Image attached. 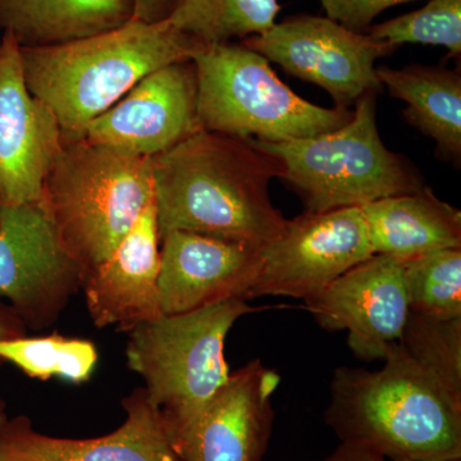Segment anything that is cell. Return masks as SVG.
Returning a JSON list of instances; mask_svg holds the SVG:
<instances>
[{"mask_svg": "<svg viewBox=\"0 0 461 461\" xmlns=\"http://www.w3.org/2000/svg\"><path fill=\"white\" fill-rule=\"evenodd\" d=\"M323 461H351L348 459V454L345 453L344 448L339 446L338 450L335 451L329 459L323 460Z\"/></svg>", "mask_w": 461, "mask_h": 461, "instance_id": "31", "label": "cell"}, {"mask_svg": "<svg viewBox=\"0 0 461 461\" xmlns=\"http://www.w3.org/2000/svg\"><path fill=\"white\" fill-rule=\"evenodd\" d=\"M373 253L411 260L430 251L461 248L459 209L429 187L362 206Z\"/></svg>", "mask_w": 461, "mask_h": 461, "instance_id": "18", "label": "cell"}, {"mask_svg": "<svg viewBox=\"0 0 461 461\" xmlns=\"http://www.w3.org/2000/svg\"><path fill=\"white\" fill-rule=\"evenodd\" d=\"M26 336V324L11 306L0 302V341ZM3 366L0 360V366Z\"/></svg>", "mask_w": 461, "mask_h": 461, "instance_id": "28", "label": "cell"}, {"mask_svg": "<svg viewBox=\"0 0 461 461\" xmlns=\"http://www.w3.org/2000/svg\"><path fill=\"white\" fill-rule=\"evenodd\" d=\"M62 142L56 115L27 87L20 45L0 35V204L41 200Z\"/></svg>", "mask_w": 461, "mask_h": 461, "instance_id": "13", "label": "cell"}, {"mask_svg": "<svg viewBox=\"0 0 461 461\" xmlns=\"http://www.w3.org/2000/svg\"><path fill=\"white\" fill-rule=\"evenodd\" d=\"M84 280L41 200L0 204V296L26 327L56 321Z\"/></svg>", "mask_w": 461, "mask_h": 461, "instance_id": "10", "label": "cell"}, {"mask_svg": "<svg viewBox=\"0 0 461 461\" xmlns=\"http://www.w3.org/2000/svg\"><path fill=\"white\" fill-rule=\"evenodd\" d=\"M345 453L348 454L351 461H408V460H390L381 455L373 453L371 450L350 444H342Z\"/></svg>", "mask_w": 461, "mask_h": 461, "instance_id": "29", "label": "cell"}, {"mask_svg": "<svg viewBox=\"0 0 461 461\" xmlns=\"http://www.w3.org/2000/svg\"><path fill=\"white\" fill-rule=\"evenodd\" d=\"M173 0H133V18L144 23H159L171 12Z\"/></svg>", "mask_w": 461, "mask_h": 461, "instance_id": "27", "label": "cell"}, {"mask_svg": "<svg viewBox=\"0 0 461 461\" xmlns=\"http://www.w3.org/2000/svg\"><path fill=\"white\" fill-rule=\"evenodd\" d=\"M373 254L362 208L304 212L263 247L251 299L272 295L309 302Z\"/></svg>", "mask_w": 461, "mask_h": 461, "instance_id": "9", "label": "cell"}, {"mask_svg": "<svg viewBox=\"0 0 461 461\" xmlns=\"http://www.w3.org/2000/svg\"><path fill=\"white\" fill-rule=\"evenodd\" d=\"M375 96L364 95L336 131L303 140H250L281 160L280 180L300 196L306 213L362 208L426 186L411 163L382 141Z\"/></svg>", "mask_w": 461, "mask_h": 461, "instance_id": "7", "label": "cell"}, {"mask_svg": "<svg viewBox=\"0 0 461 461\" xmlns=\"http://www.w3.org/2000/svg\"><path fill=\"white\" fill-rule=\"evenodd\" d=\"M0 360L14 364L29 377L48 381L58 377L72 384L89 381L98 351L87 339L53 335L0 341Z\"/></svg>", "mask_w": 461, "mask_h": 461, "instance_id": "22", "label": "cell"}, {"mask_svg": "<svg viewBox=\"0 0 461 461\" xmlns=\"http://www.w3.org/2000/svg\"><path fill=\"white\" fill-rule=\"evenodd\" d=\"M372 38L388 44L438 45L448 57L461 54V0H429L423 8L366 30Z\"/></svg>", "mask_w": 461, "mask_h": 461, "instance_id": "25", "label": "cell"}, {"mask_svg": "<svg viewBox=\"0 0 461 461\" xmlns=\"http://www.w3.org/2000/svg\"><path fill=\"white\" fill-rule=\"evenodd\" d=\"M133 18V0H0V35L20 48L66 44Z\"/></svg>", "mask_w": 461, "mask_h": 461, "instance_id": "19", "label": "cell"}, {"mask_svg": "<svg viewBox=\"0 0 461 461\" xmlns=\"http://www.w3.org/2000/svg\"><path fill=\"white\" fill-rule=\"evenodd\" d=\"M411 313L461 317V248L430 251L403 262Z\"/></svg>", "mask_w": 461, "mask_h": 461, "instance_id": "23", "label": "cell"}, {"mask_svg": "<svg viewBox=\"0 0 461 461\" xmlns=\"http://www.w3.org/2000/svg\"><path fill=\"white\" fill-rule=\"evenodd\" d=\"M256 311L247 300L230 299L189 313L163 314L130 330L127 364L144 379L173 444L229 381L227 335L236 321Z\"/></svg>", "mask_w": 461, "mask_h": 461, "instance_id": "5", "label": "cell"}, {"mask_svg": "<svg viewBox=\"0 0 461 461\" xmlns=\"http://www.w3.org/2000/svg\"><path fill=\"white\" fill-rule=\"evenodd\" d=\"M191 60L145 76L113 107L91 121L80 139L133 156L165 153L202 129Z\"/></svg>", "mask_w": 461, "mask_h": 461, "instance_id": "11", "label": "cell"}, {"mask_svg": "<svg viewBox=\"0 0 461 461\" xmlns=\"http://www.w3.org/2000/svg\"><path fill=\"white\" fill-rule=\"evenodd\" d=\"M277 0H173L167 20L202 44H223L271 29Z\"/></svg>", "mask_w": 461, "mask_h": 461, "instance_id": "21", "label": "cell"}, {"mask_svg": "<svg viewBox=\"0 0 461 461\" xmlns=\"http://www.w3.org/2000/svg\"><path fill=\"white\" fill-rule=\"evenodd\" d=\"M305 308L321 329L348 330V346L357 357L384 360L402 339L411 313L403 262L373 254L305 302Z\"/></svg>", "mask_w": 461, "mask_h": 461, "instance_id": "12", "label": "cell"}, {"mask_svg": "<svg viewBox=\"0 0 461 461\" xmlns=\"http://www.w3.org/2000/svg\"><path fill=\"white\" fill-rule=\"evenodd\" d=\"M126 420L96 438H59L36 432L26 417L9 420L0 461H181L159 411L144 388L122 402Z\"/></svg>", "mask_w": 461, "mask_h": 461, "instance_id": "16", "label": "cell"}, {"mask_svg": "<svg viewBox=\"0 0 461 461\" xmlns=\"http://www.w3.org/2000/svg\"><path fill=\"white\" fill-rule=\"evenodd\" d=\"M327 16L355 32H366L386 9L412 0H321Z\"/></svg>", "mask_w": 461, "mask_h": 461, "instance_id": "26", "label": "cell"}, {"mask_svg": "<svg viewBox=\"0 0 461 461\" xmlns=\"http://www.w3.org/2000/svg\"><path fill=\"white\" fill-rule=\"evenodd\" d=\"M154 199L151 158L84 139L63 140L41 203L85 277L113 253Z\"/></svg>", "mask_w": 461, "mask_h": 461, "instance_id": "4", "label": "cell"}, {"mask_svg": "<svg viewBox=\"0 0 461 461\" xmlns=\"http://www.w3.org/2000/svg\"><path fill=\"white\" fill-rule=\"evenodd\" d=\"M379 371L339 368L327 424L390 460L460 461L461 402L396 344Z\"/></svg>", "mask_w": 461, "mask_h": 461, "instance_id": "2", "label": "cell"}, {"mask_svg": "<svg viewBox=\"0 0 461 461\" xmlns=\"http://www.w3.org/2000/svg\"><path fill=\"white\" fill-rule=\"evenodd\" d=\"M198 118L206 131L244 140H303L336 131L353 117L300 98L269 60L242 42L203 44L194 54Z\"/></svg>", "mask_w": 461, "mask_h": 461, "instance_id": "6", "label": "cell"}, {"mask_svg": "<svg viewBox=\"0 0 461 461\" xmlns=\"http://www.w3.org/2000/svg\"><path fill=\"white\" fill-rule=\"evenodd\" d=\"M241 42L288 75L318 85L336 107L348 109L366 94L384 90L375 60L397 50L329 17L309 14L287 18Z\"/></svg>", "mask_w": 461, "mask_h": 461, "instance_id": "8", "label": "cell"}, {"mask_svg": "<svg viewBox=\"0 0 461 461\" xmlns=\"http://www.w3.org/2000/svg\"><path fill=\"white\" fill-rule=\"evenodd\" d=\"M202 45L167 18L151 23L132 18L80 41L21 48V60L30 93L56 115L63 140H76L145 76L193 59Z\"/></svg>", "mask_w": 461, "mask_h": 461, "instance_id": "3", "label": "cell"}, {"mask_svg": "<svg viewBox=\"0 0 461 461\" xmlns=\"http://www.w3.org/2000/svg\"><path fill=\"white\" fill-rule=\"evenodd\" d=\"M282 171L281 160L253 141L198 130L151 158L160 238L187 230L266 247L288 221L269 196Z\"/></svg>", "mask_w": 461, "mask_h": 461, "instance_id": "1", "label": "cell"}, {"mask_svg": "<svg viewBox=\"0 0 461 461\" xmlns=\"http://www.w3.org/2000/svg\"><path fill=\"white\" fill-rule=\"evenodd\" d=\"M280 382L259 359L230 372L196 423L173 444L181 461H262Z\"/></svg>", "mask_w": 461, "mask_h": 461, "instance_id": "15", "label": "cell"}, {"mask_svg": "<svg viewBox=\"0 0 461 461\" xmlns=\"http://www.w3.org/2000/svg\"><path fill=\"white\" fill-rule=\"evenodd\" d=\"M400 344L424 371L461 402V317L409 313Z\"/></svg>", "mask_w": 461, "mask_h": 461, "instance_id": "24", "label": "cell"}, {"mask_svg": "<svg viewBox=\"0 0 461 461\" xmlns=\"http://www.w3.org/2000/svg\"><path fill=\"white\" fill-rule=\"evenodd\" d=\"M377 76L393 98L405 103L403 118L436 142L437 157L460 167L461 75L459 69L411 65L381 66Z\"/></svg>", "mask_w": 461, "mask_h": 461, "instance_id": "20", "label": "cell"}, {"mask_svg": "<svg viewBox=\"0 0 461 461\" xmlns=\"http://www.w3.org/2000/svg\"><path fill=\"white\" fill-rule=\"evenodd\" d=\"M262 247L187 230L160 238V306L166 315L189 313L230 299H251Z\"/></svg>", "mask_w": 461, "mask_h": 461, "instance_id": "14", "label": "cell"}, {"mask_svg": "<svg viewBox=\"0 0 461 461\" xmlns=\"http://www.w3.org/2000/svg\"><path fill=\"white\" fill-rule=\"evenodd\" d=\"M8 420L9 418L5 400L0 397V441H2L3 433H5V427H7Z\"/></svg>", "mask_w": 461, "mask_h": 461, "instance_id": "30", "label": "cell"}, {"mask_svg": "<svg viewBox=\"0 0 461 461\" xmlns=\"http://www.w3.org/2000/svg\"><path fill=\"white\" fill-rule=\"evenodd\" d=\"M159 272L160 235L153 199L108 259L85 277L83 287L94 324L130 332L163 315Z\"/></svg>", "mask_w": 461, "mask_h": 461, "instance_id": "17", "label": "cell"}]
</instances>
